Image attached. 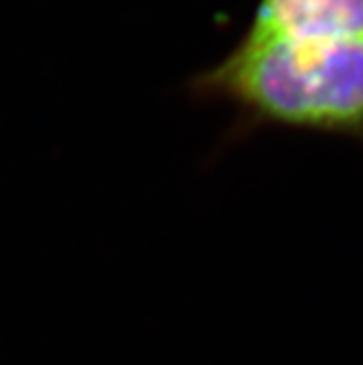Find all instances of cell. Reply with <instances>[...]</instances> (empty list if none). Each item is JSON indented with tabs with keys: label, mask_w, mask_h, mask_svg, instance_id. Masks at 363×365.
I'll use <instances>...</instances> for the list:
<instances>
[{
	"label": "cell",
	"mask_w": 363,
	"mask_h": 365,
	"mask_svg": "<svg viewBox=\"0 0 363 365\" xmlns=\"http://www.w3.org/2000/svg\"><path fill=\"white\" fill-rule=\"evenodd\" d=\"M186 90L195 101L235 110L227 140L282 127L350 140L363 149V40L245 31Z\"/></svg>",
	"instance_id": "obj_1"
},
{
	"label": "cell",
	"mask_w": 363,
	"mask_h": 365,
	"mask_svg": "<svg viewBox=\"0 0 363 365\" xmlns=\"http://www.w3.org/2000/svg\"><path fill=\"white\" fill-rule=\"evenodd\" d=\"M245 31L315 40H363V0H258Z\"/></svg>",
	"instance_id": "obj_2"
}]
</instances>
